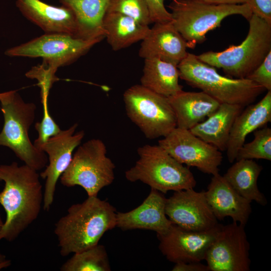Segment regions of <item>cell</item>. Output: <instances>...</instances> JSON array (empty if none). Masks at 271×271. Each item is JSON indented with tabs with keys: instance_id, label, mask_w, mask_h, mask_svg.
Returning a JSON list of instances; mask_svg holds the SVG:
<instances>
[{
	"instance_id": "6da1fadb",
	"label": "cell",
	"mask_w": 271,
	"mask_h": 271,
	"mask_svg": "<svg viewBox=\"0 0 271 271\" xmlns=\"http://www.w3.org/2000/svg\"><path fill=\"white\" fill-rule=\"evenodd\" d=\"M38 171L14 162L0 165V204L6 220L0 230V240L16 239L38 217L43 204L44 192Z\"/></svg>"
},
{
	"instance_id": "7a4b0ae2",
	"label": "cell",
	"mask_w": 271,
	"mask_h": 271,
	"mask_svg": "<svg viewBox=\"0 0 271 271\" xmlns=\"http://www.w3.org/2000/svg\"><path fill=\"white\" fill-rule=\"evenodd\" d=\"M116 213L108 201L97 196L72 205L55 225L60 254L66 256L98 244L106 231L116 227Z\"/></svg>"
},
{
	"instance_id": "3957f363",
	"label": "cell",
	"mask_w": 271,
	"mask_h": 271,
	"mask_svg": "<svg viewBox=\"0 0 271 271\" xmlns=\"http://www.w3.org/2000/svg\"><path fill=\"white\" fill-rule=\"evenodd\" d=\"M177 67L180 78L220 103L244 107L253 103L265 90L263 87L247 78L223 76L218 73L215 68L189 52Z\"/></svg>"
},
{
	"instance_id": "277c9868",
	"label": "cell",
	"mask_w": 271,
	"mask_h": 271,
	"mask_svg": "<svg viewBox=\"0 0 271 271\" xmlns=\"http://www.w3.org/2000/svg\"><path fill=\"white\" fill-rule=\"evenodd\" d=\"M4 123L0 131V146L10 149L25 164L39 171L48 163L46 154L37 149L29 136L36 115V105L26 102L16 90L0 93Z\"/></svg>"
},
{
	"instance_id": "5b68a950",
	"label": "cell",
	"mask_w": 271,
	"mask_h": 271,
	"mask_svg": "<svg viewBox=\"0 0 271 271\" xmlns=\"http://www.w3.org/2000/svg\"><path fill=\"white\" fill-rule=\"evenodd\" d=\"M248 21L247 35L240 44L203 53L198 59L232 78H246L271 51V25L254 14Z\"/></svg>"
},
{
	"instance_id": "8992f818",
	"label": "cell",
	"mask_w": 271,
	"mask_h": 271,
	"mask_svg": "<svg viewBox=\"0 0 271 271\" xmlns=\"http://www.w3.org/2000/svg\"><path fill=\"white\" fill-rule=\"evenodd\" d=\"M137 153L139 159L125 172L127 180L141 181L163 194L196 186V181L189 168L159 145H144L138 148Z\"/></svg>"
},
{
	"instance_id": "52a82bcc",
	"label": "cell",
	"mask_w": 271,
	"mask_h": 271,
	"mask_svg": "<svg viewBox=\"0 0 271 271\" xmlns=\"http://www.w3.org/2000/svg\"><path fill=\"white\" fill-rule=\"evenodd\" d=\"M172 22L193 49L206 40V34L221 26L226 17L234 15L248 20L252 13L247 4L213 5L190 0H170Z\"/></svg>"
},
{
	"instance_id": "ba28073f",
	"label": "cell",
	"mask_w": 271,
	"mask_h": 271,
	"mask_svg": "<svg viewBox=\"0 0 271 271\" xmlns=\"http://www.w3.org/2000/svg\"><path fill=\"white\" fill-rule=\"evenodd\" d=\"M106 154V146L100 139H91L79 146L60 177L61 183L67 187L80 186L88 196H97L115 177V166Z\"/></svg>"
},
{
	"instance_id": "9c48e42d",
	"label": "cell",
	"mask_w": 271,
	"mask_h": 271,
	"mask_svg": "<svg viewBox=\"0 0 271 271\" xmlns=\"http://www.w3.org/2000/svg\"><path fill=\"white\" fill-rule=\"evenodd\" d=\"M127 117L147 139L164 137L177 127L175 113L167 97L141 84L132 85L123 93Z\"/></svg>"
},
{
	"instance_id": "30bf717a",
	"label": "cell",
	"mask_w": 271,
	"mask_h": 271,
	"mask_svg": "<svg viewBox=\"0 0 271 271\" xmlns=\"http://www.w3.org/2000/svg\"><path fill=\"white\" fill-rule=\"evenodd\" d=\"M105 38L83 39L65 33H45L5 52L10 57H41L44 64L57 71L74 62Z\"/></svg>"
},
{
	"instance_id": "8fae6325",
	"label": "cell",
	"mask_w": 271,
	"mask_h": 271,
	"mask_svg": "<svg viewBox=\"0 0 271 271\" xmlns=\"http://www.w3.org/2000/svg\"><path fill=\"white\" fill-rule=\"evenodd\" d=\"M244 227L234 221L221 224L205 255L209 271L250 270V244Z\"/></svg>"
},
{
	"instance_id": "7c38bea8",
	"label": "cell",
	"mask_w": 271,
	"mask_h": 271,
	"mask_svg": "<svg viewBox=\"0 0 271 271\" xmlns=\"http://www.w3.org/2000/svg\"><path fill=\"white\" fill-rule=\"evenodd\" d=\"M158 145L183 165L208 174L219 173L223 159L221 151L189 129L175 127L158 141Z\"/></svg>"
},
{
	"instance_id": "4fadbf2b",
	"label": "cell",
	"mask_w": 271,
	"mask_h": 271,
	"mask_svg": "<svg viewBox=\"0 0 271 271\" xmlns=\"http://www.w3.org/2000/svg\"><path fill=\"white\" fill-rule=\"evenodd\" d=\"M75 123L50 138L39 149L47 155L48 163L40 176L45 179L43 209L49 211L53 202L57 182L70 164L74 150L84 137L83 130L75 132Z\"/></svg>"
},
{
	"instance_id": "5bb4252c",
	"label": "cell",
	"mask_w": 271,
	"mask_h": 271,
	"mask_svg": "<svg viewBox=\"0 0 271 271\" xmlns=\"http://www.w3.org/2000/svg\"><path fill=\"white\" fill-rule=\"evenodd\" d=\"M165 211L173 224L187 230L206 231L219 224L204 191L194 188L175 191L167 198Z\"/></svg>"
},
{
	"instance_id": "9a60e30c",
	"label": "cell",
	"mask_w": 271,
	"mask_h": 271,
	"mask_svg": "<svg viewBox=\"0 0 271 271\" xmlns=\"http://www.w3.org/2000/svg\"><path fill=\"white\" fill-rule=\"evenodd\" d=\"M221 224L206 231L189 230L172 224L165 233L157 235L159 248L169 261L178 262H201L215 239Z\"/></svg>"
},
{
	"instance_id": "2e32d148",
	"label": "cell",
	"mask_w": 271,
	"mask_h": 271,
	"mask_svg": "<svg viewBox=\"0 0 271 271\" xmlns=\"http://www.w3.org/2000/svg\"><path fill=\"white\" fill-rule=\"evenodd\" d=\"M166 200L163 193L151 188L138 207L128 212L116 213V227L123 230H150L157 235L166 233L173 224L166 214Z\"/></svg>"
},
{
	"instance_id": "e0dca14e",
	"label": "cell",
	"mask_w": 271,
	"mask_h": 271,
	"mask_svg": "<svg viewBox=\"0 0 271 271\" xmlns=\"http://www.w3.org/2000/svg\"><path fill=\"white\" fill-rule=\"evenodd\" d=\"M187 48L172 21L157 23L142 41L139 55L144 59L158 58L178 65L187 56Z\"/></svg>"
},
{
	"instance_id": "ac0fdd59",
	"label": "cell",
	"mask_w": 271,
	"mask_h": 271,
	"mask_svg": "<svg viewBox=\"0 0 271 271\" xmlns=\"http://www.w3.org/2000/svg\"><path fill=\"white\" fill-rule=\"evenodd\" d=\"M207 201L217 220L226 217L245 226L252 212L251 202L241 196L219 173L213 175L204 191Z\"/></svg>"
},
{
	"instance_id": "d6986e66",
	"label": "cell",
	"mask_w": 271,
	"mask_h": 271,
	"mask_svg": "<svg viewBox=\"0 0 271 271\" xmlns=\"http://www.w3.org/2000/svg\"><path fill=\"white\" fill-rule=\"evenodd\" d=\"M16 5L27 19L45 33H65L76 37L75 18L67 7H56L41 0H17Z\"/></svg>"
},
{
	"instance_id": "ffe728a7",
	"label": "cell",
	"mask_w": 271,
	"mask_h": 271,
	"mask_svg": "<svg viewBox=\"0 0 271 271\" xmlns=\"http://www.w3.org/2000/svg\"><path fill=\"white\" fill-rule=\"evenodd\" d=\"M237 116L233 123L226 148L230 163L236 159L246 137L271 121V90L255 104H251Z\"/></svg>"
},
{
	"instance_id": "44dd1931",
	"label": "cell",
	"mask_w": 271,
	"mask_h": 271,
	"mask_svg": "<svg viewBox=\"0 0 271 271\" xmlns=\"http://www.w3.org/2000/svg\"><path fill=\"white\" fill-rule=\"evenodd\" d=\"M177 127L191 129L214 112L221 104L205 92L183 90L168 97Z\"/></svg>"
},
{
	"instance_id": "7402d4cb",
	"label": "cell",
	"mask_w": 271,
	"mask_h": 271,
	"mask_svg": "<svg viewBox=\"0 0 271 271\" xmlns=\"http://www.w3.org/2000/svg\"><path fill=\"white\" fill-rule=\"evenodd\" d=\"M243 108L238 105L221 103L214 112L190 130L220 151H224L234 120Z\"/></svg>"
},
{
	"instance_id": "603a6c76",
	"label": "cell",
	"mask_w": 271,
	"mask_h": 271,
	"mask_svg": "<svg viewBox=\"0 0 271 271\" xmlns=\"http://www.w3.org/2000/svg\"><path fill=\"white\" fill-rule=\"evenodd\" d=\"M110 0H59L70 9L76 21V37L89 40L105 38L103 21Z\"/></svg>"
},
{
	"instance_id": "cb8c5ba5",
	"label": "cell",
	"mask_w": 271,
	"mask_h": 271,
	"mask_svg": "<svg viewBox=\"0 0 271 271\" xmlns=\"http://www.w3.org/2000/svg\"><path fill=\"white\" fill-rule=\"evenodd\" d=\"M105 38L113 51L127 48L142 41L150 28L119 13L106 12L103 21Z\"/></svg>"
},
{
	"instance_id": "d4e9b609",
	"label": "cell",
	"mask_w": 271,
	"mask_h": 271,
	"mask_svg": "<svg viewBox=\"0 0 271 271\" xmlns=\"http://www.w3.org/2000/svg\"><path fill=\"white\" fill-rule=\"evenodd\" d=\"M179 78L177 65L158 58L144 59L140 80L143 86L168 97L183 90Z\"/></svg>"
},
{
	"instance_id": "484cf974",
	"label": "cell",
	"mask_w": 271,
	"mask_h": 271,
	"mask_svg": "<svg viewBox=\"0 0 271 271\" xmlns=\"http://www.w3.org/2000/svg\"><path fill=\"white\" fill-rule=\"evenodd\" d=\"M262 170V166L253 160L240 159L236 160L223 177L243 197L265 206L267 200L257 186L258 178Z\"/></svg>"
},
{
	"instance_id": "4316f807",
	"label": "cell",
	"mask_w": 271,
	"mask_h": 271,
	"mask_svg": "<svg viewBox=\"0 0 271 271\" xmlns=\"http://www.w3.org/2000/svg\"><path fill=\"white\" fill-rule=\"evenodd\" d=\"M60 269L61 271L111 270L105 248L104 245L99 244L74 253Z\"/></svg>"
},
{
	"instance_id": "83f0119b",
	"label": "cell",
	"mask_w": 271,
	"mask_h": 271,
	"mask_svg": "<svg viewBox=\"0 0 271 271\" xmlns=\"http://www.w3.org/2000/svg\"><path fill=\"white\" fill-rule=\"evenodd\" d=\"M254 139L244 143L239 149L236 160L263 159L271 160V128L267 126L253 131Z\"/></svg>"
},
{
	"instance_id": "f1b7e54d",
	"label": "cell",
	"mask_w": 271,
	"mask_h": 271,
	"mask_svg": "<svg viewBox=\"0 0 271 271\" xmlns=\"http://www.w3.org/2000/svg\"><path fill=\"white\" fill-rule=\"evenodd\" d=\"M106 12L121 14L146 26L152 23L146 0H110Z\"/></svg>"
},
{
	"instance_id": "f546056e",
	"label": "cell",
	"mask_w": 271,
	"mask_h": 271,
	"mask_svg": "<svg viewBox=\"0 0 271 271\" xmlns=\"http://www.w3.org/2000/svg\"><path fill=\"white\" fill-rule=\"evenodd\" d=\"M42 103L43 107V116L41 121L36 122L35 125L38 133V137L35 141L34 145L38 149L50 138L57 135L62 130L49 114L48 99H42Z\"/></svg>"
},
{
	"instance_id": "4dcf8cb0",
	"label": "cell",
	"mask_w": 271,
	"mask_h": 271,
	"mask_svg": "<svg viewBox=\"0 0 271 271\" xmlns=\"http://www.w3.org/2000/svg\"><path fill=\"white\" fill-rule=\"evenodd\" d=\"M56 71L47 65L42 63L41 65L33 67L26 74V76L31 79H36L41 89V98H48L50 89L53 84L58 80L55 76Z\"/></svg>"
},
{
	"instance_id": "1f68e13d",
	"label": "cell",
	"mask_w": 271,
	"mask_h": 271,
	"mask_svg": "<svg viewBox=\"0 0 271 271\" xmlns=\"http://www.w3.org/2000/svg\"><path fill=\"white\" fill-rule=\"evenodd\" d=\"M246 78L261 86L267 91L271 90V51Z\"/></svg>"
},
{
	"instance_id": "d6a6232c",
	"label": "cell",
	"mask_w": 271,
	"mask_h": 271,
	"mask_svg": "<svg viewBox=\"0 0 271 271\" xmlns=\"http://www.w3.org/2000/svg\"><path fill=\"white\" fill-rule=\"evenodd\" d=\"M152 23L172 21L171 13L166 8L164 0H146Z\"/></svg>"
},
{
	"instance_id": "836d02e7",
	"label": "cell",
	"mask_w": 271,
	"mask_h": 271,
	"mask_svg": "<svg viewBox=\"0 0 271 271\" xmlns=\"http://www.w3.org/2000/svg\"><path fill=\"white\" fill-rule=\"evenodd\" d=\"M252 13L271 25V0H246Z\"/></svg>"
},
{
	"instance_id": "e575fe53",
	"label": "cell",
	"mask_w": 271,
	"mask_h": 271,
	"mask_svg": "<svg viewBox=\"0 0 271 271\" xmlns=\"http://www.w3.org/2000/svg\"><path fill=\"white\" fill-rule=\"evenodd\" d=\"M172 271H209L207 265L201 262H178L175 263Z\"/></svg>"
},
{
	"instance_id": "d590c367",
	"label": "cell",
	"mask_w": 271,
	"mask_h": 271,
	"mask_svg": "<svg viewBox=\"0 0 271 271\" xmlns=\"http://www.w3.org/2000/svg\"><path fill=\"white\" fill-rule=\"evenodd\" d=\"M213 5H239L245 4L246 0H190Z\"/></svg>"
},
{
	"instance_id": "8d00e7d4",
	"label": "cell",
	"mask_w": 271,
	"mask_h": 271,
	"mask_svg": "<svg viewBox=\"0 0 271 271\" xmlns=\"http://www.w3.org/2000/svg\"><path fill=\"white\" fill-rule=\"evenodd\" d=\"M11 265V261L9 259H6L5 260L0 262V270L7 268Z\"/></svg>"
},
{
	"instance_id": "74e56055",
	"label": "cell",
	"mask_w": 271,
	"mask_h": 271,
	"mask_svg": "<svg viewBox=\"0 0 271 271\" xmlns=\"http://www.w3.org/2000/svg\"><path fill=\"white\" fill-rule=\"evenodd\" d=\"M6 259H7L6 256L3 254L0 253V262L3 261Z\"/></svg>"
},
{
	"instance_id": "f35d334b",
	"label": "cell",
	"mask_w": 271,
	"mask_h": 271,
	"mask_svg": "<svg viewBox=\"0 0 271 271\" xmlns=\"http://www.w3.org/2000/svg\"><path fill=\"white\" fill-rule=\"evenodd\" d=\"M4 221L2 220V217L0 215V230L1 229L2 227H3V225L4 224Z\"/></svg>"
}]
</instances>
